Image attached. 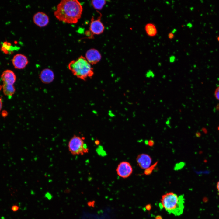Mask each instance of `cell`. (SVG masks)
I'll return each mask as SVG.
<instances>
[{
    "instance_id": "cell-22",
    "label": "cell",
    "mask_w": 219,
    "mask_h": 219,
    "mask_svg": "<svg viewBox=\"0 0 219 219\" xmlns=\"http://www.w3.org/2000/svg\"><path fill=\"white\" fill-rule=\"evenodd\" d=\"M19 209V207L16 205H14L12 207V210L14 211H17Z\"/></svg>"
},
{
    "instance_id": "cell-14",
    "label": "cell",
    "mask_w": 219,
    "mask_h": 219,
    "mask_svg": "<svg viewBox=\"0 0 219 219\" xmlns=\"http://www.w3.org/2000/svg\"><path fill=\"white\" fill-rule=\"evenodd\" d=\"M14 50L15 48L12 47L10 43L7 42H5L3 43L1 50L5 54H8L10 52L13 51Z\"/></svg>"
},
{
    "instance_id": "cell-15",
    "label": "cell",
    "mask_w": 219,
    "mask_h": 219,
    "mask_svg": "<svg viewBox=\"0 0 219 219\" xmlns=\"http://www.w3.org/2000/svg\"><path fill=\"white\" fill-rule=\"evenodd\" d=\"M91 4L93 7L96 10H101L106 3L105 0H92Z\"/></svg>"
},
{
    "instance_id": "cell-19",
    "label": "cell",
    "mask_w": 219,
    "mask_h": 219,
    "mask_svg": "<svg viewBox=\"0 0 219 219\" xmlns=\"http://www.w3.org/2000/svg\"><path fill=\"white\" fill-rule=\"evenodd\" d=\"M214 96L216 99L219 100V86L216 89L214 92Z\"/></svg>"
},
{
    "instance_id": "cell-16",
    "label": "cell",
    "mask_w": 219,
    "mask_h": 219,
    "mask_svg": "<svg viewBox=\"0 0 219 219\" xmlns=\"http://www.w3.org/2000/svg\"><path fill=\"white\" fill-rule=\"evenodd\" d=\"M158 163V161H157L154 164L146 169L144 171V174L146 175H149L151 174Z\"/></svg>"
},
{
    "instance_id": "cell-27",
    "label": "cell",
    "mask_w": 219,
    "mask_h": 219,
    "mask_svg": "<svg viewBox=\"0 0 219 219\" xmlns=\"http://www.w3.org/2000/svg\"><path fill=\"white\" fill-rule=\"evenodd\" d=\"M2 100L1 99V98H0V111L1 110V109L2 107Z\"/></svg>"
},
{
    "instance_id": "cell-31",
    "label": "cell",
    "mask_w": 219,
    "mask_h": 219,
    "mask_svg": "<svg viewBox=\"0 0 219 219\" xmlns=\"http://www.w3.org/2000/svg\"><path fill=\"white\" fill-rule=\"evenodd\" d=\"M2 88V86L0 85V90H1Z\"/></svg>"
},
{
    "instance_id": "cell-28",
    "label": "cell",
    "mask_w": 219,
    "mask_h": 219,
    "mask_svg": "<svg viewBox=\"0 0 219 219\" xmlns=\"http://www.w3.org/2000/svg\"><path fill=\"white\" fill-rule=\"evenodd\" d=\"M217 190L219 193V181L217 182Z\"/></svg>"
},
{
    "instance_id": "cell-2",
    "label": "cell",
    "mask_w": 219,
    "mask_h": 219,
    "mask_svg": "<svg viewBox=\"0 0 219 219\" xmlns=\"http://www.w3.org/2000/svg\"><path fill=\"white\" fill-rule=\"evenodd\" d=\"M184 203V195L178 196L169 192L162 196L159 205L160 209H164L169 214L179 216L183 212Z\"/></svg>"
},
{
    "instance_id": "cell-18",
    "label": "cell",
    "mask_w": 219,
    "mask_h": 219,
    "mask_svg": "<svg viewBox=\"0 0 219 219\" xmlns=\"http://www.w3.org/2000/svg\"><path fill=\"white\" fill-rule=\"evenodd\" d=\"M145 76L147 78H154L155 76V75L151 70H149L146 72Z\"/></svg>"
},
{
    "instance_id": "cell-23",
    "label": "cell",
    "mask_w": 219,
    "mask_h": 219,
    "mask_svg": "<svg viewBox=\"0 0 219 219\" xmlns=\"http://www.w3.org/2000/svg\"><path fill=\"white\" fill-rule=\"evenodd\" d=\"M151 208V205L150 204H148L147 205L145 206V208L146 210L149 211H150Z\"/></svg>"
},
{
    "instance_id": "cell-12",
    "label": "cell",
    "mask_w": 219,
    "mask_h": 219,
    "mask_svg": "<svg viewBox=\"0 0 219 219\" xmlns=\"http://www.w3.org/2000/svg\"><path fill=\"white\" fill-rule=\"evenodd\" d=\"M1 78L3 83L13 85L16 80V76L14 73L10 70H7L2 73Z\"/></svg>"
},
{
    "instance_id": "cell-3",
    "label": "cell",
    "mask_w": 219,
    "mask_h": 219,
    "mask_svg": "<svg viewBox=\"0 0 219 219\" xmlns=\"http://www.w3.org/2000/svg\"><path fill=\"white\" fill-rule=\"evenodd\" d=\"M91 65L85 57L81 56L76 60L71 61L68 64V68L75 76L82 80H85L93 75V70Z\"/></svg>"
},
{
    "instance_id": "cell-6",
    "label": "cell",
    "mask_w": 219,
    "mask_h": 219,
    "mask_svg": "<svg viewBox=\"0 0 219 219\" xmlns=\"http://www.w3.org/2000/svg\"><path fill=\"white\" fill-rule=\"evenodd\" d=\"M133 168L130 163L127 161H122L118 165L116 171L120 177L126 178L129 177L132 173Z\"/></svg>"
},
{
    "instance_id": "cell-8",
    "label": "cell",
    "mask_w": 219,
    "mask_h": 219,
    "mask_svg": "<svg viewBox=\"0 0 219 219\" xmlns=\"http://www.w3.org/2000/svg\"><path fill=\"white\" fill-rule=\"evenodd\" d=\"M33 20L34 23L38 26L40 27H44L48 24L49 18L45 13L39 12L34 15Z\"/></svg>"
},
{
    "instance_id": "cell-21",
    "label": "cell",
    "mask_w": 219,
    "mask_h": 219,
    "mask_svg": "<svg viewBox=\"0 0 219 219\" xmlns=\"http://www.w3.org/2000/svg\"><path fill=\"white\" fill-rule=\"evenodd\" d=\"M146 143L147 144L150 146H152L154 145V142L153 140H150L146 141Z\"/></svg>"
},
{
    "instance_id": "cell-9",
    "label": "cell",
    "mask_w": 219,
    "mask_h": 219,
    "mask_svg": "<svg viewBox=\"0 0 219 219\" xmlns=\"http://www.w3.org/2000/svg\"><path fill=\"white\" fill-rule=\"evenodd\" d=\"M85 58L91 65L96 64L101 59V55L99 52L95 49L89 50L85 54Z\"/></svg>"
},
{
    "instance_id": "cell-1",
    "label": "cell",
    "mask_w": 219,
    "mask_h": 219,
    "mask_svg": "<svg viewBox=\"0 0 219 219\" xmlns=\"http://www.w3.org/2000/svg\"><path fill=\"white\" fill-rule=\"evenodd\" d=\"M82 7L77 0L61 1L54 12V15L60 21L68 24H75L80 18Z\"/></svg>"
},
{
    "instance_id": "cell-26",
    "label": "cell",
    "mask_w": 219,
    "mask_h": 219,
    "mask_svg": "<svg viewBox=\"0 0 219 219\" xmlns=\"http://www.w3.org/2000/svg\"><path fill=\"white\" fill-rule=\"evenodd\" d=\"M175 60V57H171L170 59V61L171 62H173Z\"/></svg>"
},
{
    "instance_id": "cell-7",
    "label": "cell",
    "mask_w": 219,
    "mask_h": 219,
    "mask_svg": "<svg viewBox=\"0 0 219 219\" xmlns=\"http://www.w3.org/2000/svg\"><path fill=\"white\" fill-rule=\"evenodd\" d=\"M12 63L15 68L23 69L27 65L28 60L27 57L24 55L17 54L13 57L12 59Z\"/></svg>"
},
{
    "instance_id": "cell-30",
    "label": "cell",
    "mask_w": 219,
    "mask_h": 219,
    "mask_svg": "<svg viewBox=\"0 0 219 219\" xmlns=\"http://www.w3.org/2000/svg\"><path fill=\"white\" fill-rule=\"evenodd\" d=\"M153 28V27H151V28H149V29H152ZM151 30V33H152L151 31H152L153 30H149V31H148V32H148V33Z\"/></svg>"
},
{
    "instance_id": "cell-25",
    "label": "cell",
    "mask_w": 219,
    "mask_h": 219,
    "mask_svg": "<svg viewBox=\"0 0 219 219\" xmlns=\"http://www.w3.org/2000/svg\"><path fill=\"white\" fill-rule=\"evenodd\" d=\"M155 219H163L162 217L159 215H157L155 217Z\"/></svg>"
},
{
    "instance_id": "cell-24",
    "label": "cell",
    "mask_w": 219,
    "mask_h": 219,
    "mask_svg": "<svg viewBox=\"0 0 219 219\" xmlns=\"http://www.w3.org/2000/svg\"><path fill=\"white\" fill-rule=\"evenodd\" d=\"M7 111L4 110L2 112V115L3 117H5L7 115Z\"/></svg>"
},
{
    "instance_id": "cell-17",
    "label": "cell",
    "mask_w": 219,
    "mask_h": 219,
    "mask_svg": "<svg viewBox=\"0 0 219 219\" xmlns=\"http://www.w3.org/2000/svg\"><path fill=\"white\" fill-rule=\"evenodd\" d=\"M185 165V163L183 162L178 163L175 165L174 169L175 170H180L182 169Z\"/></svg>"
},
{
    "instance_id": "cell-5",
    "label": "cell",
    "mask_w": 219,
    "mask_h": 219,
    "mask_svg": "<svg viewBox=\"0 0 219 219\" xmlns=\"http://www.w3.org/2000/svg\"><path fill=\"white\" fill-rule=\"evenodd\" d=\"M102 14L100 13L99 16L96 19H94L92 17L90 23L89 30L86 32V34L89 38H92L94 35H99L102 33L104 30V26L101 21Z\"/></svg>"
},
{
    "instance_id": "cell-32",
    "label": "cell",
    "mask_w": 219,
    "mask_h": 219,
    "mask_svg": "<svg viewBox=\"0 0 219 219\" xmlns=\"http://www.w3.org/2000/svg\"><path fill=\"white\" fill-rule=\"evenodd\" d=\"M218 130L219 131V126L218 127Z\"/></svg>"
},
{
    "instance_id": "cell-11",
    "label": "cell",
    "mask_w": 219,
    "mask_h": 219,
    "mask_svg": "<svg viewBox=\"0 0 219 219\" xmlns=\"http://www.w3.org/2000/svg\"><path fill=\"white\" fill-rule=\"evenodd\" d=\"M54 75L53 71L49 68H45L42 71L39 75V78L42 82L48 84L54 80Z\"/></svg>"
},
{
    "instance_id": "cell-20",
    "label": "cell",
    "mask_w": 219,
    "mask_h": 219,
    "mask_svg": "<svg viewBox=\"0 0 219 219\" xmlns=\"http://www.w3.org/2000/svg\"><path fill=\"white\" fill-rule=\"evenodd\" d=\"M45 197L48 200H51L52 198V195L49 192H47L45 195Z\"/></svg>"
},
{
    "instance_id": "cell-4",
    "label": "cell",
    "mask_w": 219,
    "mask_h": 219,
    "mask_svg": "<svg viewBox=\"0 0 219 219\" xmlns=\"http://www.w3.org/2000/svg\"><path fill=\"white\" fill-rule=\"evenodd\" d=\"M85 139L84 137L74 135L70 139L68 143V148L72 155H83L88 152L89 149L84 142Z\"/></svg>"
},
{
    "instance_id": "cell-13",
    "label": "cell",
    "mask_w": 219,
    "mask_h": 219,
    "mask_svg": "<svg viewBox=\"0 0 219 219\" xmlns=\"http://www.w3.org/2000/svg\"><path fill=\"white\" fill-rule=\"evenodd\" d=\"M2 88L4 94L10 99L14 94L15 89L13 85L3 83Z\"/></svg>"
},
{
    "instance_id": "cell-10",
    "label": "cell",
    "mask_w": 219,
    "mask_h": 219,
    "mask_svg": "<svg viewBox=\"0 0 219 219\" xmlns=\"http://www.w3.org/2000/svg\"><path fill=\"white\" fill-rule=\"evenodd\" d=\"M136 162L138 166L141 169H146L150 166L152 159L148 155L141 154L136 158Z\"/></svg>"
},
{
    "instance_id": "cell-29",
    "label": "cell",
    "mask_w": 219,
    "mask_h": 219,
    "mask_svg": "<svg viewBox=\"0 0 219 219\" xmlns=\"http://www.w3.org/2000/svg\"><path fill=\"white\" fill-rule=\"evenodd\" d=\"M95 144L96 145H98L99 143V141L98 140H96L95 141Z\"/></svg>"
}]
</instances>
